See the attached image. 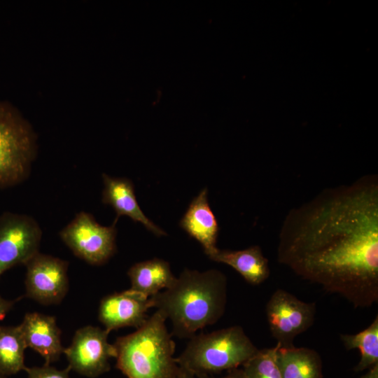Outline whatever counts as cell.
Masks as SVG:
<instances>
[{
	"instance_id": "19",
	"label": "cell",
	"mask_w": 378,
	"mask_h": 378,
	"mask_svg": "<svg viewBox=\"0 0 378 378\" xmlns=\"http://www.w3.org/2000/svg\"><path fill=\"white\" fill-rule=\"evenodd\" d=\"M340 340L347 350L357 349L360 359L354 370L362 372L378 364V316L371 324L356 334H342Z\"/></svg>"
},
{
	"instance_id": "13",
	"label": "cell",
	"mask_w": 378,
	"mask_h": 378,
	"mask_svg": "<svg viewBox=\"0 0 378 378\" xmlns=\"http://www.w3.org/2000/svg\"><path fill=\"white\" fill-rule=\"evenodd\" d=\"M104 189L102 202L110 205L116 213L115 220L126 216L134 222L141 223L147 230L157 236L166 235V232L148 219L141 209L134 192V184L127 178L111 177L102 174Z\"/></svg>"
},
{
	"instance_id": "1",
	"label": "cell",
	"mask_w": 378,
	"mask_h": 378,
	"mask_svg": "<svg viewBox=\"0 0 378 378\" xmlns=\"http://www.w3.org/2000/svg\"><path fill=\"white\" fill-rule=\"evenodd\" d=\"M279 263L319 285L353 282L378 265V177L322 190L280 228Z\"/></svg>"
},
{
	"instance_id": "20",
	"label": "cell",
	"mask_w": 378,
	"mask_h": 378,
	"mask_svg": "<svg viewBox=\"0 0 378 378\" xmlns=\"http://www.w3.org/2000/svg\"><path fill=\"white\" fill-rule=\"evenodd\" d=\"M276 344L272 348L259 349L242 365L244 378H281L276 363Z\"/></svg>"
},
{
	"instance_id": "14",
	"label": "cell",
	"mask_w": 378,
	"mask_h": 378,
	"mask_svg": "<svg viewBox=\"0 0 378 378\" xmlns=\"http://www.w3.org/2000/svg\"><path fill=\"white\" fill-rule=\"evenodd\" d=\"M179 225L202 245L207 256L218 248L219 227L208 202L207 188L203 189L192 200Z\"/></svg>"
},
{
	"instance_id": "21",
	"label": "cell",
	"mask_w": 378,
	"mask_h": 378,
	"mask_svg": "<svg viewBox=\"0 0 378 378\" xmlns=\"http://www.w3.org/2000/svg\"><path fill=\"white\" fill-rule=\"evenodd\" d=\"M71 370L69 366L63 370H58L50 365H44L42 367L27 368L28 378H70L69 373Z\"/></svg>"
},
{
	"instance_id": "16",
	"label": "cell",
	"mask_w": 378,
	"mask_h": 378,
	"mask_svg": "<svg viewBox=\"0 0 378 378\" xmlns=\"http://www.w3.org/2000/svg\"><path fill=\"white\" fill-rule=\"evenodd\" d=\"M130 290L150 298L170 287L176 276L168 262L158 258L136 262L127 271Z\"/></svg>"
},
{
	"instance_id": "5",
	"label": "cell",
	"mask_w": 378,
	"mask_h": 378,
	"mask_svg": "<svg viewBox=\"0 0 378 378\" xmlns=\"http://www.w3.org/2000/svg\"><path fill=\"white\" fill-rule=\"evenodd\" d=\"M35 155L36 138L29 125L12 106L0 102V188L24 181Z\"/></svg>"
},
{
	"instance_id": "8",
	"label": "cell",
	"mask_w": 378,
	"mask_h": 378,
	"mask_svg": "<svg viewBox=\"0 0 378 378\" xmlns=\"http://www.w3.org/2000/svg\"><path fill=\"white\" fill-rule=\"evenodd\" d=\"M42 230L31 216L13 212L0 216V276L24 265L38 251Z\"/></svg>"
},
{
	"instance_id": "10",
	"label": "cell",
	"mask_w": 378,
	"mask_h": 378,
	"mask_svg": "<svg viewBox=\"0 0 378 378\" xmlns=\"http://www.w3.org/2000/svg\"><path fill=\"white\" fill-rule=\"evenodd\" d=\"M24 265L26 295L45 305L61 302L69 290V262L38 252Z\"/></svg>"
},
{
	"instance_id": "15",
	"label": "cell",
	"mask_w": 378,
	"mask_h": 378,
	"mask_svg": "<svg viewBox=\"0 0 378 378\" xmlns=\"http://www.w3.org/2000/svg\"><path fill=\"white\" fill-rule=\"evenodd\" d=\"M208 257L213 261L230 266L252 285L262 284L270 274L268 260L258 245L237 251L218 248Z\"/></svg>"
},
{
	"instance_id": "6",
	"label": "cell",
	"mask_w": 378,
	"mask_h": 378,
	"mask_svg": "<svg viewBox=\"0 0 378 378\" xmlns=\"http://www.w3.org/2000/svg\"><path fill=\"white\" fill-rule=\"evenodd\" d=\"M116 223L114 220L111 226H103L92 214L80 211L59 234L76 256L89 264L100 265L116 251Z\"/></svg>"
},
{
	"instance_id": "26",
	"label": "cell",
	"mask_w": 378,
	"mask_h": 378,
	"mask_svg": "<svg viewBox=\"0 0 378 378\" xmlns=\"http://www.w3.org/2000/svg\"><path fill=\"white\" fill-rule=\"evenodd\" d=\"M0 378H6V376L0 372Z\"/></svg>"
},
{
	"instance_id": "12",
	"label": "cell",
	"mask_w": 378,
	"mask_h": 378,
	"mask_svg": "<svg viewBox=\"0 0 378 378\" xmlns=\"http://www.w3.org/2000/svg\"><path fill=\"white\" fill-rule=\"evenodd\" d=\"M20 326L27 346L38 353L45 359L46 365L57 360L64 353L61 330L55 316L27 313Z\"/></svg>"
},
{
	"instance_id": "23",
	"label": "cell",
	"mask_w": 378,
	"mask_h": 378,
	"mask_svg": "<svg viewBox=\"0 0 378 378\" xmlns=\"http://www.w3.org/2000/svg\"><path fill=\"white\" fill-rule=\"evenodd\" d=\"M18 300V299L15 300H6L0 295V321L4 318L7 313L13 308L14 304Z\"/></svg>"
},
{
	"instance_id": "3",
	"label": "cell",
	"mask_w": 378,
	"mask_h": 378,
	"mask_svg": "<svg viewBox=\"0 0 378 378\" xmlns=\"http://www.w3.org/2000/svg\"><path fill=\"white\" fill-rule=\"evenodd\" d=\"M166 320L156 310L134 332L115 340L116 368L127 378H172L179 370Z\"/></svg>"
},
{
	"instance_id": "9",
	"label": "cell",
	"mask_w": 378,
	"mask_h": 378,
	"mask_svg": "<svg viewBox=\"0 0 378 378\" xmlns=\"http://www.w3.org/2000/svg\"><path fill=\"white\" fill-rule=\"evenodd\" d=\"M110 332L86 326L77 330L71 344L64 350L71 370L94 378L110 370L109 360L115 358L113 344L108 342Z\"/></svg>"
},
{
	"instance_id": "25",
	"label": "cell",
	"mask_w": 378,
	"mask_h": 378,
	"mask_svg": "<svg viewBox=\"0 0 378 378\" xmlns=\"http://www.w3.org/2000/svg\"><path fill=\"white\" fill-rule=\"evenodd\" d=\"M360 378H378V364L370 368L368 372Z\"/></svg>"
},
{
	"instance_id": "11",
	"label": "cell",
	"mask_w": 378,
	"mask_h": 378,
	"mask_svg": "<svg viewBox=\"0 0 378 378\" xmlns=\"http://www.w3.org/2000/svg\"><path fill=\"white\" fill-rule=\"evenodd\" d=\"M152 307L150 298L130 289L104 297L98 309L99 321L108 332L124 327L142 326Z\"/></svg>"
},
{
	"instance_id": "2",
	"label": "cell",
	"mask_w": 378,
	"mask_h": 378,
	"mask_svg": "<svg viewBox=\"0 0 378 378\" xmlns=\"http://www.w3.org/2000/svg\"><path fill=\"white\" fill-rule=\"evenodd\" d=\"M152 307L172 323V335L190 339L214 324L227 302V279L216 270L185 269L173 284L150 298Z\"/></svg>"
},
{
	"instance_id": "18",
	"label": "cell",
	"mask_w": 378,
	"mask_h": 378,
	"mask_svg": "<svg viewBox=\"0 0 378 378\" xmlns=\"http://www.w3.org/2000/svg\"><path fill=\"white\" fill-rule=\"evenodd\" d=\"M27 347L20 325L0 326V372L7 376L25 370Z\"/></svg>"
},
{
	"instance_id": "17",
	"label": "cell",
	"mask_w": 378,
	"mask_h": 378,
	"mask_svg": "<svg viewBox=\"0 0 378 378\" xmlns=\"http://www.w3.org/2000/svg\"><path fill=\"white\" fill-rule=\"evenodd\" d=\"M276 358L281 378H323L321 358L312 349L278 344Z\"/></svg>"
},
{
	"instance_id": "4",
	"label": "cell",
	"mask_w": 378,
	"mask_h": 378,
	"mask_svg": "<svg viewBox=\"0 0 378 378\" xmlns=\"http://www.w3.org/2000/svg\"><path fill=\"white\" fill-rule=\"evenodd\" d=\"M258 349L239 326H233L190 338L178 365L197 374H211L242 366Z\"/></svg>"
},
{
	"instance_id": "22",
	"label": "cell",
	"mask_w": 378,
	"mask_h": 378,
	"mask_svg": "<svg viewBox=\"0 0 378 378\" xmlns=\"http://www.w3.org/2000/svg\"><path fill=\"white\" fill-rule=\"evenodd\" d=\"M197 378H244L242 368H238L227 371V373L221 377H215L211 374H197Z\"/></svg>"
},
{
	"instance_id": "24",
	"label": "cell",
	"mask_w": 378,
	"mask_h": 378,
	"mask_svg": "<svg viewBox=\"0 0 378 378\" xmlns=\"http://www.w3.org/2000/svg\"><path fill=\"white\" fill-rule=\"evenodd\" d=\"M172 378H197V377L192 372L180 367L178 372Z\"/></svg>"
},
{
	"instance_id": "7",
	"label": "cell",
	"mask_w": 378,
	"mask_h": 378,
	"mask_svg": "<svg viewBox=\"0 0 378 378\" xmlns=\"http://www.w3.org/2000/svg\"><path fill=\"white\" fill-rule=\"evenodd\" d=\"M316 304L300 300L284 289H277L267 302L266 316L272 337L281 347L293 346L294 339L313 324Z\"/></svg>"
}]
</instances>
